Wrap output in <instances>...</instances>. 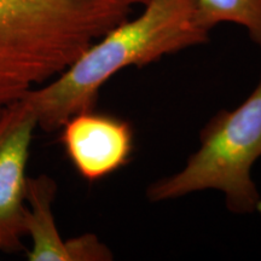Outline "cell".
I'll list each match as a JSON object with an SVG mask.
<instances>
[{"mask_svg":"<svg viewBox=\"0 0 261 261\" xmlns=\"http://www.w3.org/2000/svg\"><path fill=\"white\" fill-rule=\"evenodd\" d=\"M196 0H148L138 16L125 19L90 45L64 71L22 97L38 126L55 130L75 114L93 109L100 89L128 67H144L162 57L208 41Z\"/></svg>","mask_w":261,"mask_h":261,"instance_id":"1","label":"cell"},{"mask_svg":"<svg viewBox=\"0 0 261 261\" xmlns=\"http://www.w3.org/2000/svg\"><path fill=\"white\" fill-rule=\"evenodd\" d=\"M148 0H0V114Z\"/></svg>","mask_w":261,"mask_h":261,"instance_id":"2","label":"cell"},{"mask_svg":"<svg viewBox=\"0 0 261 261\" xmlns=\"http://www.w3.org/2000/svg\"><path fill=\"white\" fill-rule=\"evenodd\" d=\"M261 158V76L236 109L218 113L201 133V146L185 167L152 182L148 198L161 202L202 190H219L233 213L256 211L260 195L252 168Z\"/></svg>","mask_w":261,"mask_h":261,"instance_id":"3","label":"cell"},{"mask_svg":"<svg viewBox=\"0 0 261 261\" xmlns=\"http://www.w3.org/2000/svg\"><path fill=\"white\" fill-rule=\"evenodd\" d=\"M37 126V116L22 98L0 114V250L6 253L22 249L25 234V167Z\"/></svg>","mask_w":261,"mask_h":261,"instance_id":"4","label":"cell"},{"mask_svg":"<svg viewBox=\"0 0 261 261\" xmlns=\"http://www.w3.org/2000/svg\"><path fill=\"white\" fill-rule=\"evenodd\" d=\"M65 154L81 178L97 181L128 163L135 146L129 122L112 114L84 110L61 126Z\"/></svg>","mask_w":261,"mask_h":261,"instance_id":"5","label":"cell"},{"mask_svg":"<svg viewBox=\"0 0 261 261\" xmlns=\"http://www.w3.org/2000/svg\"><path fill=\"white\" fill-rule=\"evenodd\" d=\"M56 184L46 175L27 179L29 208L25 212V233L32 237L31 261H98L110 260L112 253L94 234L62 240L52 213Z\"/></svg>","mask_w":261,"mask_h":261,"instance_id":"6","label":"cell"},{"mask_svg":"<svg viewBox=\"0 0 261 261\" xmlns=\"http://www.w3.org/2000/svg\"><path fill=\"white\" fill-rule=\"evenodd\" d=\"M197 18L208 32L220 23L246 28L261 48V0H196Z\"/></svg>","mask_w":261,"mask_h":261,"instance_id":"7","label":"cell"},{"mask_svg":"<svg viewBox=\"0 0 261 261\" xmlns=\"http://www.w3.org/2000/svg\"><path fill=\"white\" fill-rule=\"evenodd\" d=\"M257 212H260V213H261V201H260L259 205H257Z\"/></svg>","mask_w":261,"mask_h":261,"instance_id":"8","label":"cell"}]
</instances>
